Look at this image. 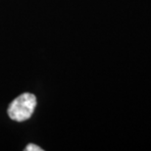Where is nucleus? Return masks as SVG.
I'll list each match as a JSON object with an SVG mask.
<instances>
[{
    "label": "nucleus",
    "mask_w": 151,
    "mask_h": 151,
    "mask_svg": "<svg viewBox=\"0 0 151 151\" xmlns=\"http://www.w3.org/2000/svg\"><path fill=\"white\" fill-rule=\"evenodd\" d=\"M37 106V97L32 93H23L11 102L8 108V115L13 121L24 122L32 117Z\"/></svg>",
    "instance_id": "1"
},
{
    "label": "nucleus",
    "mask_w": 151,
    "mask_h": 151,
    "mask_svg": "<svg viewBox=\"0 0 151 151\" xmlns=\"http://www.w3.org/2000/svg\"><path fill=\"white\" fill-rule=\"evenodd\" d=\"M25 150L26 151H42L43 149L40 148V147H39L38 145H35V144L31 143V144H28V145H27Z\"/></svg>",
    "instance_id": "2"
}]
</instances>
